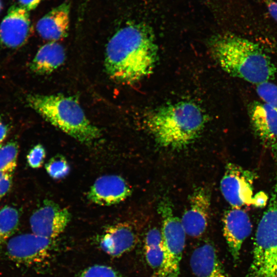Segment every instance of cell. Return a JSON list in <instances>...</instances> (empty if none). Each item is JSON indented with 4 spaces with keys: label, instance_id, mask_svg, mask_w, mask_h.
Returning <instances> with one entry per match:
<instances>
[{
    "label": "cell",
    "instance_id": "d4e9b609",
    "mask_svg": "<svg viewBox=\"0 0 277 277\" xmlns=\"http://www.w3.org/2000/svg\"><path fill=\"white\" fill-rule=\"evenodd\" d=\"M46 157V151L41 144L33 146L29 151L27 156V161L30 167L33 168L41 167Z\"/></svg>",
    "mask_w": 277,
    "mask_h": 277
},
{
    "label": "cell",
    "instance_id": "52a82bcc",
    "mask_svg": "<svg viewBox=\"0 0 277 277\" xmlns=\"http://www.w3.org/2000/svg\"><path fill=\"white\" fill-rule=\"evenodd\" d=\"M255 174L231 163L225 167L220 189L225 200L231 207L242 208L253 204Z\"/></svg>",
    "mask_w": 277,
    "mask_h": 277
},
{
    "label": "cell",
    "instance_id": "e0dca14e",
    "mask_svg": "<svg viewBox=\"0 0 277 277\" xmlns=\"http://www.w3.org/2000/svg\"><path fill=\"white\" fill-rule=\"evenodd\" d=\"M249 115L257 135L265 143H273L277 139V111L264 103L254 102Z\"/></svg>",
    "mask_w": 277,
    "mask_h": 277
},
{
    "label": "cell",
    "instance_id": "d6986e66",
    "mask_svg": "<svg viewBox=\"0 0 277 277\" xmlns=\"http://www.w3.org/2000/svg\"><path fill=\"white\" fill-rule=\"evenodd\" d=\"M145 252L148 265L159 273L164 261V248L162 232L155 227L149 230L146 234Z\"/></svg>",
    "mask_w": 277,
    "mask_h": 277
},
{
    "label": "cell",
    "instance_id": "4dcf8cb0",
    "mask_svg": "<svg viewBox=\"0 0 277 277\" xmlns=\"http://www.w3.org/2000/svg\"><path fill=\"white\" fill-rule=\"evenodd\" d=\"M6 174H7L6 173H5V172H2V171H0V179L4 175H5Z\"/></svg>",
    "mask_w": 277,
    "mask_h": 277
},
{
    "label": "cell",
    "instance_id": "8992f818",
    "mask_svg": "<svg viewBox=\"0 0 277 277\" xmlns=\"http://www.w3.org/2000/svg\"><path fill=\"white\" fill-rule=\"evenodd\" d=\"M162 219L164 261L159 277H178L185 244L186 233L181 220L174 215L170 202L165 199L158 206Z\"/></svg>",
    "mask_w": 277,
    "mask_h": 277
},
{
    "label": "cell",
    "instance_id": "ba28073f",
    "mask_svg": "<svg viewBox=\"0 0 277 277\" xmlns=\"http://www.w3.org/2000/svg\"><path fill=\"white\" fill-rule=\"evenodd\" d=\"M52 240L33 233L22 234L11 238L7 244L9 257L15 262L26 265L39 264L49 256Z\"/></svg>",
    "mask_w": 277,
    "mask_h": 277
},
{
    "label": "cell",
    "instance_id": "4316f807",
    "mask_svg": "<svg viewBox=\"0 0 277 277\" xmlns=\"http://www.w3.org/2000/svg\"><path fill=\"white\" fill-rule=\"evenodd\" d=\"M266 7L271 17L277 22V1L275 0H258Z\"/></svg>",
    "mask_w": 277,
    "mask_h": 277
},
{
    "label": "cell",
    "instance_id": "5b68a950",
    "mask_svg": "<svg viewBox=\"0 0 277 277\" xmlns=\"http://www.w3.org/2000/svg\"><path fill=\"white\" fill-rule=\"evenodd\" d=\"M249 277H277V177L256 231Z\"/></svg>",
    "mask_w": 277,
    "mask_h": 277
},
{
    "label": "cell",
    "instance_id": "f1b7e54d",
    "mask_svg": "<svg viewBox=\"0 0 277 277\" xmlns=\"http://www.w3.org/2000/svg\"><path fill=\"white\" fill-rule=\"evenodd\" d=\"M19 5L28 11L36 8L42 0H18Z\"/></svg>",
    "mask_w": 277,
    "mask_h": 277
},
{
    "label": "cell",
    "instance_id": "d6a6232c",
    "mask_svg": "<svg viewBox=\"0 0 277 277\" xmlns=\"http://www.w3.org/2000/svg\"><path fill=\"white\" fill-rule=\"evenodd\" d=\"M0 121H1V116H0Z\"/></svg>",
    "mask_w": 277,
    "mask_h": 277
},
{
    "label": "cell",
    "instance_id": "484cf974",
    "mask_svg": "<svg viewBox=\"0 0 277 277\" xmlns=\"http://www.w3.org/2000/svg\"><path fill=\"white\" fill-rule=\"evenodd\" d=\"M12 174L7 173L0 179V200L8 193L11 187Z\"/></svg>",
    "mask_w": 277,
    "mask_h": 277
},
{
    "label": "cell",
    "instance_id": "4fadbf2b",
    "mask_svg": "<svg viewBox=\"0 0 277 277\" xmlns=\"http://www.w3.org/2000/svg\"><path fill=\"white\" fill-rule=\"evenodd\" d=\"M131 193L125 180L116 175L102 176L94 182L88 193V199L101 206H110L126 199Z\"/></svg>",
    "mask_w": 277,
    "mask_h": 277
},
{
    "label": "cell",
    "instance_id": "5bb4252c",
    "mask_svg": "<svg viewBox=\"0 0 277 277\" xmlns=\"http://www.w3.org/2000/svg\"><path fill=\"white\" fill-rule=\"evenodd\" d=\"M70 10V3L66 2L53 8L39 19L36 28L40 36L52 42L65 37L69 28Z\"/></svg>",
    "mask_w": 277,
    "mask_h": 277
},
{
    "label": "cell",
    "instance_id": "9c48e42d",
    "mask_svg": "<svg viewBox=\"0 0 277 277\" xmlns=\"http://www.w3.org/2000/svg\"><path fill=\"white\" fill-rule=\"evenodd\" d=\"M70 220L67 208L46 201L32 213L30 224L32 233L52 240L63 232Z\"/></svg>",
    "mask_w": 277,
    "mask_h": 277
},
{
    "label": "cell",
    "instance_id": "2e32d148",
    "mask_svg": "<svg viewBox=\"0 0 277 277\" xmlns=\"http://www.w3.org/2000/svg\"><path fill=\"white\" fill-rule=\"evenodd\" d=\"M136 238L128 224L120 223L108 227L100 241L101 249L113 257L122 255L134 246Z\"/></svg>",
    "mask_w": 277,
    "mask_h": 277
},
{
    "label": "cell",
    "instance_id": "7c38bea8",
    "mask_svg": "<svg viewBox=\"0 0 277 277\" xmlns=\"http://www.w3.org/2000/svg\"><path fill=\"white\" fill-rule=\"evenodd\" d=\"M223 234L234 262L239 259L244 241L250 235L252 224L246 211L242 208L226 210L223 218Z\"/></svg>",
    "mask_w": 277,
    "mask_h": 277
},
{
    "label": "cell",
    "instance_id": "30bf717a",
    "mask_svg": "<svg viewBox=\"0 0 277 277\" xmlns=\"http://www.w3.org/2000/svg\"><path fill=\"white\" fill-rule=\"evenodd\" d=\"M31 28L28 11L20 5H13L0 24V43L8 48L21 47L27 42Z\"/></svg>",
    "mask_w": 277,
    "mask_h": 277
},
{
    "label": "cell",
    "instance_id": "44dd1931",
    "mask_svg": "<svg viewBox=\"0 0 277 277\" xmlns=\"http://www.w3.org/2000/svg\"><path fill=\"white\" fill-rule=\"evenodd\" d=\"M18 146L15 142H9L0 148V171L13 173L17 165Z\"/></svg>",
    "mask_w": 277,
    "mask_h": 277
},
{
    "label": "cell",
    "instance_id": "cb8c5ba5",
    "mask_svg": "<svg viewBox=\"0 0 277 277\" xmlns=\"http://www.w3.org/2000/svg\"><path fill=\"white\" fill-rule=\"evenodd\" d=\"M77 277H122L112 268L96 265L90 266L82 271Z\"/></svg>",
    "mask_w": 277,
    "mask_h": 277
},
{
    "label": "cell",
    "instance_id": "277c9868",
    "mask_svg": "<svg viewBox=\"0 0 277 277\" xmlns=\"http://www.w3.org/2000/svg\"><path fill=\"white\" fill-rule=\"evenodd\" d=\"M27 104L44 119L84 144L98 139L101 131L87 117L76 98L62 94H29Z\"/></svg>",
    "mask_w": 277,
    "mask_h": 277
},
{
    "label": "cell",
    "instance_id": "ac0fdd59",
    "mask_svg": "<svg viewBox=\"0 0 277 277\" xmlns=\"http://www.w3.org/2000/svg\"><path fill=\"white\" fill-rule=\"evenodd\" d=\"M65 59V52L63 46L56 42H51L38 49L29 68L36 74H48L60 67Z\"/></svg>",
    "mask_w": 277,
    "mask_h": 277
},
{
    "label": "cell",
    "instance_id": "9a60e30c",
    "mask_svg": "<svg viewBox=\"0 0 277 277\" xmlns=\"http://www.w3.org/2000/svg\"><path fill=\"white\" fill-rule=\"evenodd\" d=\"M194 277H227L216 249L209 242L197 247L190 260Z\"/></svg>",
    "mask_w": 277,
    "mask_h": 277
},
{
    "label": "cell",
    "instance_id": "1f68e13d",
    "mask_svg": "<svg viewBox=\"0 0 277 277\" xmlns=\"http://www.w3.org/2000/svg\"><path fill=\"white\" fill-rule=\"evenodd\" d=\"M2 8V4L1 0H0V11L1 10Z\"/></svg>",
    "mask_w": 277,
    "mask_h": 277
},
{
    "label": "cell",
    "instance_id": "3957f363",
    "mask_svg": "<svg viewBox=\"0 0 277 277\" xmlns=\"http://www.w3.org/2000/svg\"><path fill=\"white\" fill-rule=\"evenodd\" d=\"M206 123L201 108L190 102L163 107L146 119L148 129L163 147L182 148L197 138Z\"/></svg>",
    "mask_w": 277,
    "mask_h": 277
},
{
    "label": "cell",
    "instance_id": "6da1fadb",
    "mask_svg": "<svg viewBox=\"0 0 277 277\" xmlns=\"http://www.w3.org/2000/svg\"><path fill=\"white\" fill-rule=\"evenodd\" d=\"M157 60V47L151 28L133 23L118 30L106 50L105 66L110 78L131 84L149 75Z\"/></svg>",
    "mask_w": 277,
    "mask_h": 277
},
{
    "label": "cell",
    "instance_id": "f546056e",
    "mask_svg": "<svg viewBox=\"0 0 277 277\" xmlns=\"http://www.w3.org/2000/svg\"><path fill=\"white\" fill-rule=\"evenodd\" d=\"M8 126L0 121V148L3 146V142L6 138L8 133Z\"/></svg>",
    "mask_w": 277,
    "mask_h": 277
},
{
    "label": "cell",
    "instance_id": "83f0119b",
    "mask_svg": "<svg viewBox=\"0 0 277 277\" xmlns=\"http://www.w3.org/2000/svg\"><path fill=\"white\" fill-rule=\"evenodd\" d=\"M268 199L264 192L260 191L253 196L252 205L256 207H264L268 203Z\"/></svg>",
    "mask_w": 277,
    "mask_h": 277
},
{
    "label": "cell",
    "instance_id": "ffe728a7",
    "mask_svg": "<svg viewBox=\"0 0 277 277\" xmlns=\"http://www.w3.org/2000/svg\"><path fill=\"white\" fill-rule=\"evenodd\" d=\"M19 214L15 208L5 206L0 210V244L12 236L17 228Z\"/></svg>",
    "mask_w": 277,
    "mask_h": 277
},
{
    "label": "cell",
    "instance_id": "8fae6325",
    "mask_svg": "<svg viewBox=\"0 0 277 277\" xmlns=\"http://www.w3.org/2000/svg\"><path fill=\"white\" fill-rule=\"evenodd\" d=\"M189 206L181 220L185 233L190 236L202 235L207 227L209 219L210 196L204 188L195 189L189 197Z\"/></svg>",
    "mask_w": 277,
    "mask_h": 277
},
{
    "label": "cell",
    "instance_id": "7a4b0ae2",
    "mask_svg": "<svg viewBox=\"0 0 277 277\" xmlns=\"http://www.w3.org/2000/svg\"><path fill=\"white\" fill-rule=\"evenodd\" d=\"M213 58L231 76L258 85L268 81L276 69L270 57L253 42L230 33L214 36L210 42Z\"/></svg>",
    "mask_w": 277,
    "mask_h": 277
},
{
    "label": "cell",
    "instance_id": "7402d4cb",
    "mask_svg": "<svg viewBox=\"0 0 277 277\" xmlns=\"http://www.w3.org/2000/svg\"><path fill=\"white\" fill-rule=\"evenodd\" d=\"M48 174L53 179H59L65 177L70 170L69 165L62 155L51 158L45 165Z\"/></svg>",
    "mask_w": 277,
    "mask_h": 277
},
{
    "label": "cell",
    "instance_id": "603a6c76",
    "mask_svg": "<svg viewBox=\"0 0 277 277\" xmlns=\"http://www.w3.org/2000/svg\"><path fill=\"white\" fill-rule=\"evenodd\" d=\"M256 90L263 103L277 111V86L268 81L256 85Z\"/></svg>",
    "mask_w": 277,
    "mask_h": 277
}]
</instances>
